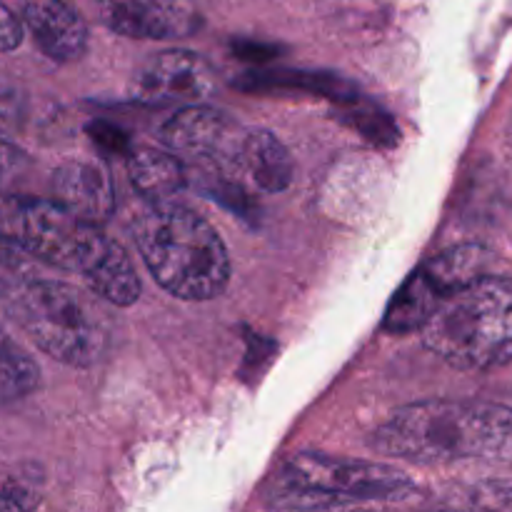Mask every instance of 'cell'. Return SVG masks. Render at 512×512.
Segmentation results:
<instances>
[{
  "label": "cell",
  "mask_w": 512,
  "mask_h": 512,
  "mask_svg": "<svg viewBox=\"0 0 512 512\" xmlns=\"http://www.w3.org/2000/svg\"><path fill=\"white\" fill-rule=\"evenodd\" d=\"M245 133L223 110L188 105L178 110L160 130V140L173 153L190 160L215 165V168H240Z\"/></svg>",
  "instance_id": "cell-8"
},
{
  "label": "cell",
  "mask_w": 512,
  "mask_h": 512,
  "mask_svg": "<svg viewBox=\"0 0 512 512\" xmlns=\"http://www.w3.org/2000/svg\"><path fill=\"white\" fill-rule=\"evenodd\" d=\"M128 178L133 188L150 203L170 200L185 185V168L173 153L138 148L128 153Z\"/></svg>",
  "instance_id": "cell-15"
},
{
  "label": "cell",
  "mask_w": 512,
  "mask_h": 512,
  "mask_svg": "<svg viewBox=\"0 0 512 512\" xmlns=\"http://www.w3.org/2000/svg\"><path fill=\"white\" fill-rule=\"evenodd\" d=\"M40 385L35 360L0 330V405L23 400Z\"/></svg>",
  "instance_id": "cell-16"
},
{
  "label": "cell",
  "mask_w": 512,
  "mask_h": 512,
  "mask_svg": "<svg viewBox=\"0 0 512 512\" xmlns=\"http://www.w3.org/2000/svg\"><path fill=\"white\" fill-rule=\"evenodd\" d=\"M485 265H488V248L478 243L458 245L423 263L390 300L383 328L393 335L420 330L455 290L483 275Z\"/></svg>",
  "instance_id": "cell-6"
},
{
  "label": "cell",
  "mask_w": 512,
  "mask_h": 512,
  "mask_svg": "<svg viewBox=\"0 0 512 512\" xmlns=\"http://www.w3.org/2000/svg\"><path fill=\"white\" fill-rule=\"evenodd\" d=\"M23 43V20L5 3H0V50L10 53Z\"/></svg>",
  "instance_id": "cell-20"
},
{
  "label": "cell",
  "mask_w": 512,
  "mask_h": 512,
  "mask_svg": "<svg viewBox=\"0 0 512 512\" xmlns=\"http://www.w3.org/2000/svg\"><path fill=\"white\" fill-rule=\"evenodd\" d=\"M83 280L90 293L118 308H128L140 298V278L135 273L133 260L115 240H110L108 248L98 255L88 273H83Z\"/></svg>",
  "instance_id": "cell-14"
},
{
  "label": "cell",
  "mask_w": 512,
  "mask_h": 512,
  "mask_svg": "<svg viewBox=\"0 0 512 512\" xmlns=\"http://www.w3.org/2000/svg\"><path fill=\"white\" fill-rule=\"evenodd\" d=\"M23 23L55 63H75L88 48V25L63 0H23Z\"/></svg>",
  "instance_id": "cell-12"
},
{
  "label": "cell",
  "mask_w": 512,
  "mask_h": 512,
  "mask_svg": "<svg viewBox=\"0 0 512 512\" xmlns=\"http://www.w3.org/2000/svg\"><path fill=\"white\" fill-rule=\"evenodd\" d=\"M18 240L35 260L53 268L88 273L110 238L55 200H30L18 210Z\"/></svg>",
  "instance_id": "cell-7"
},
{
  "label": "cell",
  "mask_w": 512,
  "mask_h": 512,
  "mask_svg": "<svg viewBox=\"0 0 512 512\" xmlns=\"http://www.w3.org/2000/svg\"><path fill=\"white\" fill-rule=\"evenodd\" d=\"M240 168L248 173L255 188L265 193H283L293 183V158L283 140L273 130H248L245 133L243 153H240Z\"/></svg>",
  "instance_id": "cell-13"
},
{
  "label": "cell",
  "mask_w": 512,
  "mask_h": 512,
  "mask_svg": "<svg viewBox=\"0 0 512 512\" xmlns=\"http://www.w3.org/2000/svg\"><path fill=\"white\" fill-rule=\"evenodd\" d=\"M140 258L160 288L180 300H213L228 288L230 255L203 215L173 200L150 203L133 225Z\"/></svg>",
  "instance_id": "cell-2"
},
{
  "label": "cell",
  "mask_w": 512,
  "mask_h": 512,
  "mask_svg": "<svg viewBox=\"0 0 512 512\" xmlns=\"http://www.w3.org/2000/svg\"><path fill=\"white\" fill-rule=\"evenodd\" d=\"M88 135L100 150L105 153H130V138L120 128H115L108 120H93L88 125Z\"/></svg>",
  "instance_id": "cell-18"
},
{
  "label": "cell",
  "mask_w": 512,
  "mask_h": 512,
  "mask_svg": "<svg viewBox=\"0 0 512 512\" xmlns=\"http://www.w3.org/2000/svg\"><path fill=\"white\" fill-rule=\"evenodd\" d=\"M423 345L458 370L512 363V278L478 275L455 290L418 330Z\"/></svg>",
  "instance_id": "cell-3"
},
{
  "label": "cell",
  "mask_w": 512,
  "mask_h": 512,
  "mask_svg": "<svg viewBox=\"0 0 512 512\" xmlns=\"http://www.w3.org/2000/svg\"><path fill=\"white\" fill-rule=\"evenodd\" d=\"M213 88V68L190 50H163L145 60L130 80V95L148 105L203 103Z\"/></svg>",
  "instance_id": "cell-9"
},
{
  "label": "cell",
  "mask_w": 512,
  "mask_h": 512,
  "mask_svg": "<svg viewBox=\"0 0 512 512\" xmlns=\"http://www.w3.org/2000/svg\"><path fill=\"white\" fill-rule=\"evenodd\" d=\"M53 200L75 218L105 223L115 210V185L110 170L98 158H73L53 175Z\"/></svg>",
  "instance_id": "cell-11"
},
{
  "label": "cell",
  "mask_w": 512,
  "mask_h": 512,
  "mask_svg": "<svg viewBox=\"0 0 512 512\" xmlns=\"http://www.w3.org/2000/svg\"><path fill=\"white\" fill-rule=\"evenodd\" d=\"M25 168V155L10 143L0 140V190L10 188Z\"/></svg>",
  "instance_id": "cell-19"
},
{
  "label": "cell",
  "mask_w": 512,
  "mask_h": 512,
  "mask_svg": "<svg viewBox=\"0 0 512 512\" xmlns=\"http://www.w3.org/2000/svg\"><path fill=\"white\" fill-rule=\"evenodd\" d=\"M13 318L45 355L93 368L110 345V323L95 295L60 280H33L13 298Z\"/></svg>",
  "instance_id": "cell-4"
},
{
  "label": "cell",
  "mask_w": 512,
  "mask_h": 512,
  "mask_svg": "<svg viewBox=\"0 0 512 512\" xmlns=\"http://www.w3.org/2000/svg\"><path fill=\"white\" fill-rule=\"evenodd\" d=\"M410 495H415L413 480L390 465L300 453L280 470V488L273 495V505L283 510H338L368 503H400Z\"/></svg>",
  "instance_id": "cell-5"
},
{
  "label": "cell",
  "mask_w": 512,
  "mask_h": 512,
  "mask_svg": "<svg viewBox=\"0 0 512 512\" xmlns=\"http://www.w3.org/2000/svg\"><path fill=\"white\" fill-rule=\"evenodd\" d=\"M20 118V103H18V95L13 93H0V140H3L5 133L18 125Z\"/></svg>",
  "instance_id": "cell-21"
},
{
  "label": "cell",
  "mask_w": 512,
  "mask_h": 512,
  "mask_svg": "<svg viewBox=\"0 0 512 512\" xmlns=\"http://www.w3.org/2000/svg\"><path fill=\"white\" fill-rule=\"evenodd\" d=\"M348 108V113H340V120L353 128H358L370 143L380 145V148H390L398 143V128H395L393 118L385 115L383 110L373 108V105H360L358 98L350 103H338Z\"/></svg>",
  "instance_id": "cell-17"
},
{
  "label": "cell",
  "mask_w": 512,
  "mask_h": 512,
  "mask_svg": "<svg viewBox=\"0 0 512 512\" xmlns=\"http://www.w3.org/2000/svg\"><path fill=\"white\" fill-rule=\"evenodd\" d=\"M370 448L415 465L512 460V410L473 400H425L395 410Z\"/></svg>",
  "instance_id": "cell-1"
},
{
  "label": "cell",
  "mask_w": 512,
  "mask_h": 512,
  "mask_svg": "<svg viewBox=\"0 0 512 512\" xmlns=\"http://www.w3.org/2000/svg\"><path fill=\"white\" fill-rule=\"evenodd\" d=\"M100 18L128 38H185L200 28L195 0H100Z\"/></svg>",
  "instance_id": "cell-10"
}]
</instances>
